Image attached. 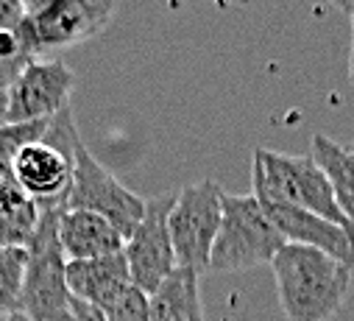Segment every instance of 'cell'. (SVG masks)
<instances>
[{"label":"cell","instance_id":"1","mask_svg":"<svg viewBox=\"0 0 354 321\" xmlns=\"http://www.w3.org/2000/svg\"><path fill=\"white\" fill-rule=\"evenodd\" d=\"M279 307L288 321H329L340 313L348 285L351 266L337 257L313 249L288 244L271 263Z\"/></svg>","mask_w":354,"mask_h":321},{"label":"cell","instance_id":"2","mask_svg":"<svg viewBox=\"0 0 354 321\" xmlns=\"http://www.w3.org/2000/svg\"><path fill=\"white\" fill-rule=\"evenodd\" d=\"M251 193L262 204L299 207L354 229V223L337 207L332 185L326 174L318 168L313 154H279L265 145H257L251 154Z\"/></svg>","mask_w":354,"mask_h":321},{"label":"cell","instance_id":"3","mask_svg":"<svg viewBox=\"0 0 354 321\" xmlns=\"http://www.w3.org/2000/svg\"><path fill=\"white\" fill-rule=\"evenodd\" d=\"M39 204V201H37ZM39 226L28 246L26 279L20 310L37 321H64L70 315L73 293L67 288V255L59 240V221L67 210V199L39 204Z\"/></svg>","mask_w":354,"mask_h":321},{"label":"cell","instance_id":"4","mask_svg":"<svg viewBox=\"0 0 354 321\" xmlns=\"http://www.w3.org/2000/svg\"><path fill=\"white\" fill-rule=\"evenodd\" d=\"M285 246V235L254 193L234 196L223 190V221L212 249L209 271L237 274L257 266H271Z\"/></svg>","mask_w":354,"mask_h":321},{"label":"cell","instance_id":"5","mask_svg":"<svg viewBox=\"0 0 354 321\" xmlns=\"http://www.w3.org/2000/svg\"><path fill=\"white\" fill-rule=\"evenodd\" d=\"M221 221H223V187L215 179L185 185L176 193L167 226L179 268H190L196 274L209 271Z\"/></svg>","mask_w":354,"mask_h":321},{"label":"cell","instance_id":"6","mask_svg":"<svg viewBox=\"0 0 354 321\" xmlns=\"http://www.w3.org/2000/svg\"><path fill=\"white\" fill-rule=\"evenodd\" d=\"M73 185L67 193V210H86L98 212L109 223L120 229V235L129 240L134 229L140 226L145 215V199L131 193L126 185H120L98 159L86 151L81 137L73 145Z\"/></svg>","mask_w":354,"mask_h":321},{"label":"cell","instance_id":"7","mask_svg":"<svg viewBox=\"0 0 354 321\" xmlns=\"http://www.w3.org/2000/svg\"><path fill=\"white\" fill-rule=\"evenodd\" d=\"M118 0H23L39 56L93 39L112 20Z\"/></svg>","mask_w":354,"mask_h":321},{"label":"cell","instance_id":"8","mask_svg":"<svg viewBox=\"0 0 354 321\" xmlns=\"http://www.w3.org/2000/svg\"><path fill=\"white\" fill-rule=\"evenodd\" d=\"M173 199L176 196L170 193L148 199L145 215L140 226L134 229V235L126 240V249H123L129 260V271H131V285L148 296L179 268L170 226H167Z\"/></svg>","mask_w":354,"mask_h":321},{"label":"cell","instance_id":"9","mask_svg":"<svg viewBox=\"0 0 354 321\" xmlns=\"http://www.w3.org/2000/svg\"><path fill=\"white\" fill-rule=\"evenodd\" d=\"M75 73L62 59L34 62L6 90V123L50 120L70 107Z\"/></svg>","mask_w":354,"mask_h":321},{"label":"cell","instance_id":"10","mask_svg":"<svg viewBox=\"0 0 354 321\" xmlns=\"http://www.w3.org/2000/svg\"><path fill=\"white\" fill-rule=\"evenodd\" d=\"M262 207L271 215V221L279 226L288 244L321 249L354 268V229L340 226L329 218H321V215L299 210V207H285V204H262Z\"/></svg>","mask_w":354,"mask_h":321},{"label":"cell","instance_id":"11","mask_svg":"<svg viewBox=\"0 0 354 321\" xmlns=\"http://www.w3.org/2000/svg\"><path fill=\"white\" fill-rule=\"evenodd\" d=\"M67 288L75 299L109 313L134 288L126 252L95 257V260H70L67 263Z\"/></svg>","mask_w":354,"mask_h":321},{"label":"cell","instance_id":"12","mask_svg":"<svg viewBox=\"0 0 354 321\" xmlns=\"http://www.w3.org/2000/svg\"><path fill=\"white\" fill-rule=\"evenodd\" d=\"M59 240L67 260H95L126 249V237L115 223L98 212L64 210L59 221Z\"/></svg>","mask_w":354,"mask_h":321},{"label":"cell","instance_id":"13","mask_svg":"<svg viewBox=\"0 0 354 321\" xmlns=\"http://www.w3.org/2000/svg\"><path fill=\"white\" fill-rule=\"evenodd\" d=\"M198 277L190 268H176L148 299H151V321H207Z\"/></svg>","mask_w":354,"mask_h":321},{"label":"cell","instance_id":"14","mask_svg":"<svg viewBox=\"0 0 354 321\" xmlns=\"http://www.w3.org/2000/svg\"><path fill=\"white\" fill-rule=\"evenodd\" d=\"M313 159L326 174L337 207L354 223V151L351 145H340L326 134H313Z\"/></svg>","mask_w":354,"mask_h":321},{"label":"cell","instance_id":"15","mask_svg":"<svg viewBox=\"0 0 354 321\" xmlns=\"http://www.w3.org/2000/svg\"><path fill=\"white\" fill-rule=\"evenodd\" d=\"M39 48L28 20L17 28H0V90H9L17 78L37 62Z\"/></svg>","mask_w":354,"mask_h":321},{"label":"cell","instance_id":"16","mask_svg":"<svg viewBox=\"0 0 354 321\" xmlns=\"http://www.w3.org/2000/svg\"><path fill=\"white\" fill-rule=\"evenodd\" d=\"M28 249H0V321L20 313Z\"/></svg>","mask_w":354,"mask_h":321},{"label":"cell","instance_id":"17","mask_svg":"<svg viewBox=\"0 0 354 321\" xmlns=\"http://www.w3.org/2000/svg\"><path fill=\"white\" fill-rule=\"evenodd\" d=\"M39 204L28 201L17 210H0V249H28L39 226Z\"/></svg>","mask_w":354,"mask_h":321},{"label":"cell","instance_id":"18","mask_svg":"<svg viewBox=\"0 0 354 321\" xmlns=\"http://www.w3.org/2000/svg\"><path fill=\"white\" fill-rule=\"evenodd\" d=\"M53 120V118H50ZM50 120L28 123H0V163L15 165V159L34 143H42L50 131Z\"/></svg>","mask_w":354,"mask_h":321},{"label":"cell","instance_id":"19","mask_svg":"<svg viewBox=\"0 0 354 321\" xmlns=\"http://www.w3.org/2000/svg\"><path fill=\"white\" fill-rule=\"evenodd\" d=\"M106 315L109 321H151V299L148 293L131 288Z\"/></svg>","mask_w":354,"mask_h":321},{"label":"cell","instance_id":"20","mask_svg":"<svg viewBox=\"0 0 354 321\" xmlns=\"http://www.w3.org/2000/svg\"><path fill=\"white\" fill-rule=\"evenodd\" d=\"M28 201H34V199L17 182L15 165L0 163V210H17V207H26Z\"/></svg>","mask_w":354,"mask_h":321},{"label":"cell","instance_id":"21","mask_svg":"<svg viewBox=\"0 0 354 321\" xmlns=\"http://www.w3.org/2000/svg\"><path fill=\"white\" fill-rule=\"evenodd\" d=\"M26 20L28 17H26L23 0H0V28H17Z\"/></svg>","mask_w":354,"mask_h":321},{"label":"cell","instance_id":"22","mask_svg":"<svg viewBox=\"0 0 354 321\" xmlns=\"http://www.w3.org/2000/svg\"><path fill=\"white\" fill-rule=\"evenodd\" d=\"M64 321H109V315L101 310V307H93L81 299L73 296V304H70V315Z\"/></svg>","mask_w":354,"mask_h":321},{"label":"cell","instance_id":"23","mask_svg":"<svg viewBox=\"0 0 354 321\" xmlns=\"http://www.w3.org/2000/svg\"><path fill=\"white\" fill-rule=\"evenodd\" d=\"M348 20H351V56H348V75H351V82H354V15H351Z\"/></svg>","mask_w":354,"mask_h":321},{"label":"cell","instance_id":"24","mask_svg":"<svg viewBox=\"0 0 354 321\" xmlns=\"http://www.w3.org/2000/svg\"><path fill=\"white\" fill-rule=\"evenodd\" d=\"M332 3H335L337 9H343V12L348 15V17L354 15V0H332Z\"/></svg>","mask_w":354,"mask_h":321},{"label":"cell","instance_id":"25","mask_svg":"<svg viewBox=\"0 0 354 321\" xmlns=\"http://www.w3.org/2000/svg\"><path fill=\"white\" fill-rule=\"evenodd\" d=\"M3 321H37V318H31V315H26V313L20 310V313H12V315H9V318H3Z\"/></svg>","mask_w":354,"mask_h":321},{"label":"cell","instance_id":"26","mask_svg":"<svg viewBox=\"0 0 354 321\" xmlns=\"http://www.w3.org/2000/svg\"><path fill=\"white\" fill-rule=\"evenodd\" d=\"M0 123H6V93L0 95Z\"/></svg>","mask_w":354,"mask_h":321},{"label":"cell","instance_id":"27","mask_svg":"<svg viewBox=\"0 0 354 321\" xmlns=\"http://www.w3.org/2000/svg\"><path fill=\"white\" fill-rule=\"evenodd\" d=\"M351 151H354V143H351Z\"/></svg>","mask_w":354,"mask_h":321},{"label":"cell","instance_id":"28","mask_svg":"<svg viewBox=\"0 0 354 321\" xmlns=\"http://www.w3.org/2000/svg\"><path fill=\"white\" fill-rule=\"evenodd\" d=\"M0 95H3V90H0Z\"/></svg>","mask_w":354,"mask_h":321}]
</instances>
